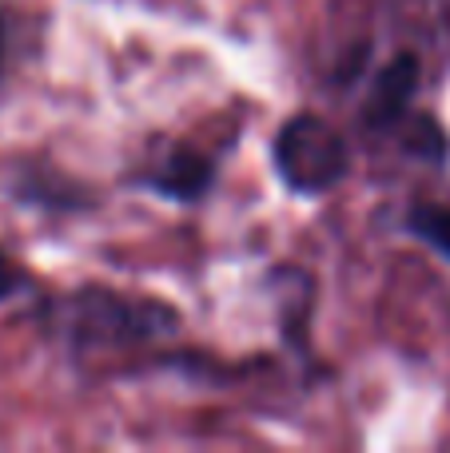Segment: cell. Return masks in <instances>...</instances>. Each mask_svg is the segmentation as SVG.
<instances>
[{
  "mask_svg": "<svg viewBox=\"0 0 450 453\" xmlns=\"http://www.w3.org/2000/svg\"><path fill=\"white\" fill-rule=\"evenodd\" d=\"M407 231L415 239H423L427 247H435L443 258H450V207L438 203H415L407 211Z\"/></svg>",
  "mask_w": 450,
  "mask_h": 453,
  "instance_id": "cell-6",
  "label": "cell"
},
{
  "mask_svg": "<svg viewBox=\"0 0 450 453\" xmlns=\"http://www.w3.org/2000/svg\"><path fill=\"white\" fill-rule=\"evenodd\" d=\"M32 287V279H28V271H24L16 258H8L4 250H0V303H8V298H16L20 290H28Z\"/></svg>",
  "mask_w": 450,
  "mask_h": 453,
  "instance_id": "cell-7",
  "label": "cell"
},
{
  "mask_svg": "<svg viewBox=\"0 0 450 453\" xmlns=\"http://www.w3.org/2000/svg\"><path fill=\"white\" fill-rule=\"evenodd\" d=\"M52 326L72 354H92L156 342L180 326V314L159 298L124 295L112 287H80L52 306Z\"/></svg>",
  "mask_w": 450,
  "mask_h": 453,
  "instance_id": "cell-1",
  "label": "cell"
},
{
  "mask_svg": "<svg viewBox=\"0 0 450 453\" xmlns=\"http://www.w3.org/2000/svg\"><path fill=\"white\" fill-rule=\"evenodd\" d=\"M0 48H4V28H0Z\"/></svg>",
  "mask_w": 450,
  "mask_h": 453,
  "instance_id": "cell-8",
  "label": "cell"
},
{
  "mask_svg": "<svg viewBox=\"0 0 450 453\" xmlns=\"http://www.w3.org/2000/svg\"><path fill=\"white\" fill-rule=\"evenodd\" d=\"M271 159L283 188L295 196H323L351 175L347 140L315 111H295L279 124L271 140Z\"/></svg>",
  "mask_w": 450,
  "mask_h": 453,
  "instance_id": "cell-2",
  "label": "cell"
},
{
  "mask_svg": "<svg viewBox=\"0 0 450 453\" xmlns=\"http://www.w3.org/2000/svg\"><path fill=\"white\" fill-rule=\"evenodd\" d=\"M415 92H419V56L399 52L395 60H387V68H379L371 92H367V104L359 111L363 132H391L407 116Z\"/></svg>",
  "mask_w": 450,
  "mask_h": 453,
  "instance_id": "cell-4",
  "label": "cell"
},
{
  "mask_svg": "<svg viewBox=\"0 0 450 453\" xmlns=\"http://www.w3.org/2000/svg\"><path fill=\"white\" fill-rule=\"evenodd\" d=\"M215 183V159L191 143H172L151 159L144 172H136V188L164 196L172 203H199Z\"/></svg>",
  "mask_w": 450,
  "mask_h": 453,
  "instance_id": "cell-3",
  "label": "cell"
},
{
  "mask_svg": "<svg viewBox=\"0 0 450 453\" xmlns=\"http://www.w3.org/2000/svg\"><path fill=\"white\" fill-rule=\"evenodd\" d=\"M12 196L28 207L40 211H56V215H72V211H88L96 207V196L84 183L68 180V175H56L52 167H24L12 180Z\"/></svg>",
  "mask_w": 450,
  "mask_h": 453,
  "instance_id": "cell-5",
  "label": "cell"
}]
</instances>
